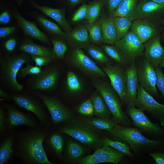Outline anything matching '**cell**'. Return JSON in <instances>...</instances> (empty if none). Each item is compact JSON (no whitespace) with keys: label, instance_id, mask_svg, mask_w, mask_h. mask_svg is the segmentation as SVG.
Instances as JSON below:
<instances>
[{"label":"cell","instance_id":"1","mask_svg":"<svg viewBox=\"0 0 164 164\" xmlns=\"http://www.w3.org/2000/svg\"><path fill=\"white\" fill-rule=\"evenodd\" d=\"M40 125L14 131L13 156L25 164H53L48 158L43 142L48 129Z\"/></svg>","mask_w":164,"mask_h":164},{"label":"cell","instance_id":"2","mask_svg":"<svg viewBox=\"0 0 164 164\" xmlns=\"http://www.w3.org/2000/svg\"><path fill=\"white\" fill-rule=\"evenodd\" d=\"M59 131L66 134L82 144L96 150L102 147L101 137L98 130L90 123L88 118H73L66 122Z\"/></svg>","mask_w":164,"mask_h":164},{"label":"cell","instance_id":"3","mask_svg":"<svg viewBox=\"0 0 164 164\" xmlns=\"http://www.w3.org/2000/svg\"><path fill=\"white\" fill-rule=\"evenodd\" d=\"M109 133L117 140L128 144L131 149L136 153L155 148L161 143L160 141L152 140L146 137L137 128L118 124Z\"/></svg>","mask_w":164,"mask_h":164},{"label":"cell","instance_id":"4","mask_svg":"<svg viewBox=\"0 0 164 164\" xmlns=\"http://www.w3.org/2000/svg\"><path fill=\"white\" fill-rule=\"evenodd\" d=\"M91 78L94 87L104 99L112 116V119L117 124L125 126L128 125L129 120L122 110V102L111 85L101 80L99 77H95Z\"/></svg>","mask_w":164,"mask_h":164},{"label":"cell","instance_id":"5","mask_svg":"<svg viewBox=\"0 0 164 164\" xmlns=\"http://www.w3.org/2000/svg\"><path fill=\"white\" fill-rule=\"evenodd\" d=\"M29 54L22 52L19 54L9 56L0 60L1 77L11 88L21 91L23 86L17 80V75L22 65L30 62Z\"/></svg>","mask_w":164,"mask_h":164},{"label":"cell","instance_id":"6","mask_svg":"<svg viewBox=\"0 0 164 164\" xmlns=\"http://www.w3.org/2000/svg\"><path fill=\"white\" fill-rule=\"evenodd\" d=\"M11 97L12 100L19 107L32 112L37 118L40 125L50 127L52 123L47 112L35 97L26 94H12Z\"/></svg>","mask_w":164,"mask_h":164},{"label":"cell","instance_id":"7","mask_svg":"<svg viewBox=\"0 0 164 164\" xmlns=\"http://www.w3.org/2000/svg\"><path fill=\"white\" fill-rule=\"evenodd\" d=\"M35 95L42 100L50 114L51 122L53 124L64 123L74 118L71 110L57 97L39 92L36 93Z\"/></svg>","mask_w":164,"mask_h":164},{"label":"cell","instance_id":"8","mask_svg":"<svg viewBox=\"0 0 164 164\" xmlns=\"http://www.w3.org/2000/svg\"><path fill=\"white\" fill-rule=\"evenodd\" d=\"M68 60L72 66L91 78L104 77L107 75L102 69L87 56L81 49L73 48Z\"/></svg>","mask_w":164,"mask_h":164},{"label":"cell","instance_id":"9","mask_svg":"<svg viewBox=\"0 0 164 164\" xmlns=\"http://www.w3.org/2000/svg\"><path fill=\"white\" fill-rule=\"evenodd\" d=\"M114 45L130 64L144 55V44L130 30L122 38L116 40Z\"/></svg>","mask_w":164,"mask_h":164},{"label":"cell","instance_id":"10","mask_svg":"<svg viewBox=\"0 0 164 164\" xmlns=\"http://www.w3.org/2000/svg\"><path fill=\"white\" fill-rule=\"evenodd\" d=\"M135 105L143 111L149 112L159 119L161 125L164 126V105L157 101L139 84Z\"/></svg>","mask_w":164,"mask_h":164},{"label":"cell","instance_id":"11","mask_svg":"<svg viewBox=\"0 0 164 164\" xmlns=\"http://www.w3.org/2000/svg\"><path fill=\"white\" fill-rule=\"evenodd\" d=\"M136 65L139 84L151 95L157 96V76L155 69L145 58Z\"/></svg>","mask_w":164,"mask_h":164},{"label":"cell","instance_id":"12","mask_svg":"<svg viewBox=\"0 0 164 164\" xmlns=\"http://www.w3.org/2000/svg\"><path fill=\"white\" fill-rule=\"evenodd\" d=\"M125 155L113 148L103 146L96 150L91 155L84 156L79 164H96L103 162L118 164Z\"/></svg>","mask_w":164,"mask_h":164},{"label":"cell","instance_id":"13","mask_svg":"<svg viewBox=\"0 0 164 164\" xmlns=\"http://www.w3.org/2000/svg\"><path fill=\"white\" fill-rule=\"evenodd\" d=\"M102 69L109 78L112 87L123 103L126 91V70L118 66L112 65L109 63L106 64Z\"/></svg>","mask_w":164,"mask_h":164},{"label":"cell","instance_id":"14","mask_svg":"<svg viewBox=\"0 0 164 164\" xmlns=\"http://www.w3.org/2000/svg\"><path fill=\"white\" fill-rule=\"evenodd\" d=\"M7 110L6 125L9 131L14 130L18 126L25 125L29 128H34L39 124L31 114L24 113L13 105L5 104L4 106Z\"/></svg>","mask_w":164,"mask_h":164},{"label":"cell","instance_id":"15","mask_svg":"<svg viewBox=\"0 0 164 164\" xmlns=\"http://www.w3.org/2000/svg\"><path fill=\"white\" fill-rule=\"evenodd\" d=\"M60 73L59 70L56 68H46L40 74L33 76L31 80L32 88L43 91L51 90L56 85Z\"/></svg>","mask_w":164,"mask_h":164},{"label":"cell","instance_id":"16","mask_svg":"<svg viewBox=\"0 0 164 164\" xmlns=\"http://www.w3.org/2000/svg\"><path fill=\"white\" fill-rule=\"evenodd\" d=\"M145 58L155 69L164 60V47L161 45L160 38L156 35L144 44Z\"/></svg>","mask_w":164,"mask_h":164},{"label":"cell","instance_id":"17","mask_svg":"<svg viewBox=\"0 0 164 164\" xmlns=\"http://www.w3.org/2000/svg\"><path fill=\"white\" fill-rule=\"evenodd\" d=\"M127 74L126 93L124 102L127 108L135 106L138 94V80L137 74V65L133 61L126 70Z\"/></svg>","mask_w":164,"mask_h":164},{"label":"cell","instance_id":"18","mask_svg":"<svg viewBox=\"0 0 164 164\" xmlns=\"http://www.w3.org/2000/svg\"><path fill=\"white\" fill-rule=\"evenodd\" d=\"M126 113L133 124L141 129L151 133L158 134L161 132V128L159 126L151 122L141 109L132 106L127 108Z\"/></svg>","mask_w":164,"mask_h":164},{"label":"cell","instance_id":"19","mask_svg":"<svg viewBox=\"0 0 164 164\" xmlns=\"http://www.w3.org/2000/svg\"><path fill=\"white\" fill-rule=\"evenodd\" d=\"M62 134L59 131L52 132L50 127L48 129L43 142L47 156L53 154L58 158L61 157L64 142Z\"/></svg>","mask_w":164,"mask_h":164},{"label":"cell","instance_id":"20","mask_svg":"<svg viewBox=\"0 0 164 164\" xmlns=\"http://www.w3.org/2000/svg\"><path fill=\"white\" fill-rule=\"evenodd\" d=\"M130 30L143 43L156 36L157 33L156 28L152 23L139 19L134 20Z\"/></svg>","mask_w":164,"mask_h":164},{"label":"cell","instance_id":"21","mask_svg":"<svg viewBox=\"0 0 164 164\" xmlns=\"http://www.w3.org/2000/svg\"><path fill=\"white\" fill-rule=\"evenodd\" d=\"M66 33L65 39L73 48L84 49L91 44L88 31L84 25L78 26Z\"/></svg>","mask_w":164,"mask_h":164},{"label":"cell","instance_id":"22","mask_svg":"<svg viewBox=\"0 0 164 164\" xmlns=\"http://www.w3.org/2000/svg\"><path fill=\"white\" fill-rule=\"evenodd\" d=\"M14 14L18 26L25 36L43 43H49V39L46 35L40 31L34 22L26 20L17 12H15Z\"/></svg>","mask_w":164,"mask_h":164},{"label":"cell","instance_id":"23","mask_svg":"<svg viewBox=\"0 0 164 164\" xmlns=\"http://www.w3.org/2000/svg\"><path fill=\"white\" fill-rule=\"evenodd\" d=\"M31 4L35 9L56 21L66 33L72 29L70 25L66 19L64 9H55L40 5L33 2H32Z\"/></svg>","mask_w":164,"mask_h":164},{"label":"cell","instance_id":"24","mask_svg":"<svg viewBox=\"0 0 164 164\" xmlns=\"http://www.w3.org/2000/svg\"><path fill=\"white\" fill-rule=\"evenodd\" d=\"M19 49L21 51L31 56L48 57L54 60L56 58L53 49L36 44L30 39L23 41Z\"/></svg>","mask_w":164,"mask_h":164},{"label":"cell","instance_id":"25","mask_svg":"<svg viewBox=\"0 0 164 164\" xmlns=\"http://www.w3.org/2000/svg\"><path fill=\"white\" fill-rule=\"evenodd\" d=\"M99 20L103 33L104 43L114 45L116 40V32L112 15L109 13H102Z\"/></svg>","mask_w":164,"mask_h":164},{"label":"cell","instance_id":"26","mask_svg":"<svg viewBox=\"0 0 164 164\" xmlns=\"http://www.w3.org/2000/svg\"><path fill=\"white\" fill-rule=\"evenodd\" d=\"M137 0H122L113 12V17L126 18L131 21L138 19L137 13Z\"/></svg>","mask_w":164,"mask_h":164},{"label":"cell","instance_id":"27","mask_svg":"<svg viewBox=\"0 0 164 164\" xmlns=\"http://www.w3.org/2000/svg\"><path fill=\"white\" fill-rule=\"evenodd\" d=\"M85 148L77 142L69 139L66 143L64 158L66 161L72 163H78L84 156Z\"/></svg>","mask_w":164,"mask_h":164},{"label":"cell","instance_id":"28","mask_svg":"<svg viewBox=\"0 0 164 164\" xmlns=\"http://www.w3.org/2000/svg\"><path fill=\"white\" fill-rule=\"evenodd\" d=\"M164 9V5L150 0L141 1L137 7L138 18L151 17Z\"/></svg>","mask_w":164,"mask_h":164},{"label":"cell","instance_id":"29","mask_svg":"<svg viewBox=\"0 0 164 164\" xmlns=\"http://www.w3.org/2000/svg\"><path fill=\"white\" fill-rule=\"evenodd\" d=\"M14 130L9 131L0 143V164H5L13 156Z\"/></svg>","mask_w":164,"mask_h":164},{"label":"cell","instance_id":"30","mask_svg":"<svg viewBox=\"0 0 164 164\" xmlns=\"http://www.w3.org/2000/svg\"><path fill=\"white\" fill-rule=\"evenodd\" d=\"M92 100L94 106V115L97 117H109L111 113L102 96L97 91L91 95Z\"/></svg>","mask_w":164,"mask_h":164},{"label":"cell","instance_id":"31","mask_svg":"<svg viewBox=\"0 0 164 164\" xmlns=\"http://www.w3.org/2000/svg\"><path fill=\"white\" fill-rule=\"evenodd\" d=\"M87 29L91 43L98 45L104 43V38L101 26L100 20L84 25Z\"/></svg>","mask_w":164,"mask_h":164},{"label":"cell","instance_id":"32","mask_svg":"<svg viewBox=\"0 0 164 164\" xmlns=\"http://www.w3.org/2000/svg\"><path fill=\"white\" fill-rule=\"evenodd\" d=\"M113 21L116 32V40H118L129 31L132 23L131 20L125 17H113Z\"/></svg>","mask_w":164,"mask_h":164},{"label":"cell","instance_id":"33","mask_svg":"<svg viewBox=\"0 0 164 164\" xmlns=\"http://www.w3.org/2000/svg\"><path fill=\"white\" fill-rule=\"evenodd\" d=\"M38 22L46 30L50 33L65 38L66 33L56 24L41 15L36 17Z\"/></svg>","mask_w":164,"mask_h":164},{"label":"cell","instance_id":"34","mask_svg":"<svg viewBox=\"0 0 164 164\" xmlns=\"http://www.w3.org/2000/svg\"><path fill=\"white\" fill-rule=\"evenodd\" d=\"M84 49L91 58L96 62L101 64L109 63V60L101 48L92 43Z\"/></svg>","mask_w":164,"mask_h":164},{"label":"cell","instance_id":"35","mask_svg":"<svg viewBox=\"0 0 164 164\" xmlns=\"http://www.w3.org/2000/svg\"><path fill=\"white\" fill-rule=\"evenodd\" d=\"M101 47L107 56L116 63L125 65L128 63L121 52L115 46L104 45H101Z\"/></svg>","mask_w":164,"mask_h":164},{"label":"cell","instance_id":"36","mask_svg":"<svg viewBox=\"0 0 164 164\" xmlns=\"http://www.w3.org/2000/svg\"><path fill=\"white\" fill-rule=\"evenodd\" d=\"M102 144V147L111 146L129 157H131L133 156L130 151L129 147L124 142L118 140H113L104 136L103 137Z\"/></svg>","mask_w":164,"mask_h":164},{"label":"cell","instance_id":"37","mask_svg":"<svg viewBox=\"0 0 164 164\" xmlns=\"http://www.w3.org/2000/svg\"><path fill=\"white\" fill-rule=\"evenodd\" d=\"M91 124L97 129L110 131L117 124L112 119L109 117L105 118L91 117L88 118Z\"/></svg>","mask_w":164,"mask_h":164},{"label":"cell","instance_id":"38","mask_svg":"<svg viewBox=\"0 0 164 164\" xmlns=\"http://www.w3.org/2000/svg\"><path fill=\"white\" fill-rule=\"evenodd\" d=\"M66 84L68 91L72 94L80 92L83 88L82 84L79 78L72 71H69L67 73Z\"/></svg>","mask_w":164,"mask_h":164},{"label":"cell","instance_id":"39","mask_svg":"<svg viewBox=\"0 0 164 164\" xmlns=\"http://www.w3.org/2000/svg\"><path fill=\"white\" fill-rule=\"evenodd\" d=\"M103 4L100 0L92 2L88 5L87 15L86 19L88 22H93L101 14Z\"/></svg>","mask_w":164,"mask_h":164},{"label":"cell","instance_id":"40","mask_svg":"<svg viewBox=\"0 0 164 164\" xmlns=\"http://www.w3.org/2000/svg\"><path fill=\"white\" fill-rule=\"evenodd\" d=\"M53 44V50L56 57L62 59L65 56L68 50L66 42L61 39L53 38L51 39Z\"/></svg>","mask_w":164,"mask_h":164},{"label":"cell","instance_id":"41","mask_svg":"<svg viewBox=\"0 0 164 164\" xmlns=\"http://www.w3.org/2000/svg\"><path fill=\"white\" fill-rule=\"evenodd\" d=\"M77 110L80 114L84 117H92L94 115V110L93 104L91 98L80 104Z\"/></svg>","mask_w":164,"mask_h":164},{"label":"cell","instance_id":"42","mask_svg":"<svg viewBox=\"0 0 164 164\" xmlns=\"http://www.w3.org/2000/svg\"><path fill=\"white\" fill-rule=\"evenodd\" d=\"M88 5L84 3L74 13L72 17L74 22H80L85 19L87 14Z\"/></svg>","mask_w":164,"mask_h":164},{"label":"cell","instance_id":"43","mask_svg":"<svg viewBox=\"0 0 164 164\" xmlns=\"http://www.w3.org/2000/svg\"><path fill=\"white\" fill-rule=\"evenodd\" d=\"M42 70L41 67L28 64L26 67L21 69L19 76L21 77H24L28 75L36 76L40 74Z\"/></svg>","mask_w":164,"mask_h":164},{"label":"cell","instance_id":"44","mask_svg":"<svg viewBox=\"0 0 164 164\" xmlns=\"http://www.w3.org/2000/svg\"><path fill=\"white\" fill-rule=\"evenodd\" d=\"M8 132L6 125V115L2 108H0V138L4 137Z\"/></svg>","mask_w":164,"mask_h":164},{"label":"cell","instance_id":"45","mask_svg":"<svg viewBox=\"0 0 164 164\" xmlns=\"http://www.w3.org/2000/svg\"><path fill=\"white\" fill-rule=\"evenodd\" d=\"M31 58L35 62L36 66L41 67L48 66L54 60L51 58L43 56H32Z\"/></svg>","mask_w":164,"mask_h":164},{"label":"cell","instance_id":"46","mask_svg":"<svg viewBox=\"0 0 164 164\" xmlns=\"http://www.w3.org/2000/svg\"><path fill=\"white\" fill-rule=\"evenodd\" d=\"M155 70L157 76L156 86L164 98V73L159 67Z\"/></svg>","mask_w":164,"mask_h":164},{"label":"cell","instance_id":"47","mask_svg":"<svg viewBox=\"0 0 164 164\" xmlns=\"http://www.w3.org/2000/svg\"><path fill=\"white\" fill-rule=\"evenodd\" d=\"M104 5L108 12V13L112 15V13L115 9L122 0H100Z\"/></svg>","mask_w":164,"mask_h":164},{"label":"cell","instance_id":"48","mask_svg":"<svg viewBox=\"0 0 164 164\" xmlns=\"http://www.w3.org/2000/svg\"><path fill=\"white\" fill-rule=\"evenodd\" d=\"M16 29L14 26L2 27L0 28V38H5L14 32Z\"/></svg>","mask_w":164,"mask_h":164},{"label":"cell","instance_id":"49","mask_svg":"<svg viewBox=\"0 0 164 164\" xmlns=\"http://www.w3.org/2000/svg\"><path fill=\"white\" fill-rule=\"evenodd\" d=\"M17 44L16 39L11 38L7 40L4 43V46L8 52L13 51L15 49Z\"/></svg>","mask_w":164,"mask_h":164},{"label":"cell","instance_id":"50","mask_svg":"<svg viewBox=\"0 0 164 164\" xmlns=\"http://www.w3.org/2000/svg\"><path fill=\"white\" fill-rule=\"evenodd\" d=\"M149 155L155 160L156 164H164V153H150Z\"/></svg>","mask_w":164,"mask_h":164},{"label":"cell","instance_id":"51","mask_svg":"<svg viewBox=\"0 0 164 164\" xmlns=\"http://www.w3.org/2000/svg\"><path fill=\"white\" fill-rule=\"evenodd\" d=\"M11 15L9 12L5 11L2 12L0 15V24L6 25L11 20Z\"/></svg>","mask_w":164,"mask_h":164},{"label":"cell","instance_id":"52","mask_svg":"<svg viewBox=\"0 0 164 164\" xmlns=\"http://www.w3.org/2000/svg\"><path fill=\"white\" fill-rule=\"evenodd\" d=\"M0 97L5 100L9 101L12 100L11 95H9L1 89H0Z\"/></svg>","mask_w":164,"mask_h":164},{"label":"cell","instance_id":"53","mask_svg":"<svg viewBox=\"0 0 164 164\" xmlns=\"http://www.w3.org/2000/svg\"><path fill=\"white\" fill-rule=\"evenodd\" d=\"M82 0H67L68 3L70 5L75 6L79 3Z\"/></svg>","mask_w":164,"mask_h":164},{"label":"cell","instance_id":"54","mask_svg":"<svg viewBox=\"0 0 164 164\" xmlns=\"http://www.w3.org/2000/svg\"><path fill=\"white\" fill-rule=\"evenodd\" d=\"M140 1L144 0H140ZM160 4L164 5V0H150Z\"/></svg>","mask_w":164,"mask_h":164},{"label":"cell","instance_id":"55","mask_svg":"<svg viewBox=\"0 0 164 164\" xmlns=\"http://www.w3.org/2000/svg\"><path fill=\"white\" fill-rule=\"evenodd\" d=\"M159 67L160 68H161L162 67H164V60L160 64L159 66Z\"/></svg>","mask_w":164,"mask_h":164},{"label":"cell","instance_id":"56","mask_svg":"<svg viewBox=\"0 0 164 164\" xmlns=\"http://www.w3.org/2000/svg\"><path fill=\"white\" fill-rule=\"evenodd\" d=\"M15 0L18 4H20L23 0Z\"/></svg>","mask_w":164,"mask_h":164},{"label":"cell","instance_id":"57","mask_svg":"<svg viewBox=\"0 0 164 164\" xmlns=\"http://www.w3.org/2000/svg\"><path fill=\"white\" fill-rule=\"evenodd\" d=\"M163 34H164V27Z\"/></svg>","mask_w":164,"mask_h":164}]
</instances>
